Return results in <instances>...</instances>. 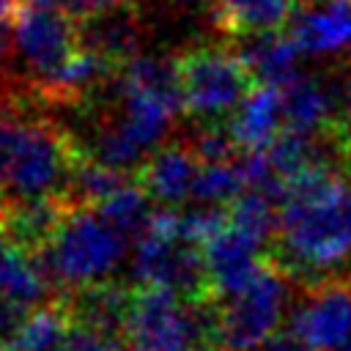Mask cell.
Wrapping results in <instances>:
<instances>
[{"mask_svg": "<svg viewBox=\"0 0 351 351\" xmlns=\"http://www.w3.org/2000/svg\"><path fill=\"white\" fill-rule=\"evenodd\" d=\"M49 271L36 261L33 250L0 236V296L25 307H36L49 293Z\"/></svg>", "mask_w": 351, "mask_h": 351, "instance_id": "2e32d148", "label": "cell"}, {"mask_svg": "<svg viewBox=\"0 0 351 351\" xmlns=\"http://www.w3.org/2000/svg\"><path fill=\"white\" fill-rule=\"evenodd\" d=\"M112 69V60L104 58L101 52L90 49V47H80L60 69L58 74L47 82L49 88H55L58 93L63 96H71V93H85L88 88L99 85Z\"/></svg>", "mask_w": 351, "mask_h": 351, "instance_id": "d4e9b609", "label": "cell"}, {"mask_svg": "<svg viewBox=\"0 0 351 351\" xmlns=\"http://www.w3.org/2000/svg\"><path fill=\"white\" fill-rule=\"evenodd\" d=\"M200 156L186 145L156 148L140 167V184L159 206H181L192 197L195 178L200 173Z\"/></svg>", "mask_w": 351, "mask_h": 351, "instance_id": "4fadbf2b", "label": "cell"}, {"mask_svg": "<svg viewBox=\"0 0 351 351\" xmlns=\"http://www.w3.org/2000/svg\"><path fill=\"white\" fill-rule=\"evenodd\" d=\"M335 351H351V337H348V340H346V343H343V346H337V348H335Z\"/></svg>", "mask_w": 351, "mask_h": 351, "instance_id": "836d02e7", "label": "cell"}, {"mask_svg": "<svg viewBox=\"0 0 351 351\" xmlns=\"http://www.w3.org/2000/svg\"><path fill=\"white\" fill-rule=\"evenodd\" d=\"M291 282L269 255L247 288L217 304L211 351H258L277 332L288 310Z\"/></svg>", "mask_w": 351, "mask_h": 351, "instance_id": "8992f818", "label": "cell"}, {"mask_svg": "<svg viewBox=\"0 0 351 351\" xmlns=\"http://www.w3.org/2000/svg\"><path fill=\"white\" fill-rule=\"evenodd\" d=\"M154 197L145 192V186L143 184H132V181H126L123 186H118L110 197H104L99 206H93L104 219H110L121 233H126V236H140L145 228H148V222H151V217H154Z\"/></svg>", "mask_w": 351, "mask_h": 351, "instance_id": "ffe728a7", "label": "cell"}, {"mask_svg": "<svg viewBox=\"0 0 351 351\" xmlns=\"http://www.w3.org/2000/svg\"><path fill=\"white\" fill-rule=\"evenodd\" d=\"M129 178H126V170H118V167H110L99 159H85V156H74V167H71V176H69V189L77 195L80 203L85 206H99L104 197H110L118 186H123Z\"/></svg>", "mask_w": 351, "mask_h": 351, "instance_id": "cb8c5ba5", "label": "cell"}, {"mask_svg": "<svg viewBox=\"0 0 351 351\" xmlns=\"http://www.w3.org/2000/svg\"><path fill=\"white\" fill-rule=\"evenodd\" d=\"M261 247H263L261 239L250 236L233 222H228L219 233H214L203 244L208 288L214 299H228L255 280V274L266 263V258L261 255Z\"/></svg>", "mask_w": 351, "mask_h": 351, "instance_id": "8fae6325", "label": "cell"}, {"mask_svg": "<svg viewBox=\"0 0 351 351\" xmlns=\"http://www.w3.org/2000/svg\"><path fill=\"white\" fill-rule=\"evenodd\" d=\"M282 121H285L282 88L258 82L255 88L247 90V96L233 110L228 129H230L233 140L239 143V148L261 151L277 137Z\"/></svg>", "mask_w": 351, "mask_h": 351, "instance_id": "5bb4252c", "label": "cell"}, {"mask_svg": "<svg viewBox=\"0 0 351 351\" xmlns=\"http://www.w3.org/2000/svg\"><path fill=\"white\" fill-rule=\"evenodd\" d=\"M271 261L296 282L313 285L351 261V178L313 165L285 181L282 217Z\"/></svg>", "mask_w": 351, "mask_h": 351, "instance_id": "6da1fadb", "label": "cell"}, {"mask_svg": "<svg viewBox=\"0 0 351 351\" xmlns=\"http://www.w3.org/2000/svg\"><path fill=\"white\" fill-rule=\"evenodd\" d=\"M288 329L304 337L315 351H335L351 337V274L326 277L307 285L291 307Z\"/></svg>", "mask_w": 351, "mask_h": 351, "instance_id": "30bf717a", "label": "cell"}, {"mask_svg": "<svg viewBox=\"0 0 351 351\" xmlns=\"http://www.w3.org/2000/svg\"><path fill=\"white\" fill-rule=\"evenodd\" d=\"M69 313L58 304H41L27 313L5 351H58L69 332Z\"/></svg>", "mask_w": 351, "mask_h": 351, "instance_id": "44dd1931", "label": "cell"}, {"mask_svg": "<svg viewBox=\"0 0 351 351\" xmlns=\"http://www.w3.org/2000/svg\"><path fill=\"white\" fill-rule=\"evenodd\" d=\"M291 19V0H217L214 22L230 36L274 30Z\"/></svg>", "mask_w": 351, "mask_h": 351, "instance_id": "ac0fdd59", "label": "cell"}, {"mask_svg": "<svg viewBox=\"0 0 351 351\" xmlns=\"http://www.w3.org/2000/svg\"><path fill=\"white\" fill-rule=\"evenodd\" d=\"M236 148H239V143L233 140L230 129L219 126V123H206V129L195 140V154L200 156V162H228V159H236Z\"/></svg>", "mask_w": 351, "mask_h": 351, "instance_id": "4316f807", "label": "cell"}, {"mask_svg": "<svg viewBox=\"0 0 351 351\" xmlns=\"http://www.w3.org/2000/svg\"><path fill=\"white\" fill-rule=\"evenodd\" d=\"M11 38L27 71H33L41 82H49L58 69L80 49V27L74 25L71 14L30 3L14 14Z\"/></svg>", "mask_w": 351, "mask_h": 351, "instance_id": "9c48e42d", "label": "cell"}, {"mask_svg": "<svg viewBox=\"0 0 351 351\" xmlns=\"http://www.w3.org/2000/svg\"><path fill=\"white\" fill-rule=\"evenodd\" d=\"M176 3H197V0H176Z\"/></svg>", "mask_w": 351, "mask_h": 351, "instance_id": "d590c367", "label": "cell"}, {"mask_svg": "<svg viewBox=\"0 0 351 351\" xmlns=\"http://www.w3.org/2000/svg\"><path fill=\"white\" fill-rule=\"evenodd\" d=\"M178 206H159L132 247V277L140 285L170 288L186 299H208L203 247L189 244L176 228Z\"/></svg>", "mask_w": 351, "mask_h": 351, "instance_id": "5b68a950", "label": "cell"}, {"mask_svg": "<svg viewBox=\"0 0 351 351\" xmlns=\"http://www.w3.org/2000/svg\"><path fill=\"white\" fill-rule=\"evenodd\" d=\"M8 14H16V0H0V19H5Z\"/></svg>", "mask_w": 351, "mask_h": 351, "instance_id": "1f68e13d", "label": "cell"}, {"mask_svg": "<svg viewBox=\"0 0 351 351\" xmlns=\"http://www.w3.org/2000/svg\"><path fill=\"white\" fill-rule=\"evenodd\" d=\"M14 118L8 115V110L0 101V184H3V170H5V143H8V129H11Z\"/></svg>", "mask_w": 351, "mask_h": 351, "instance_id": "f546056e", "label": "cell"}, {"mask_svg": "<svg viewBox=\"0 0 351 351\" xmlns=\"http://www.w3.org/2000/svg\"><path fill=\"white\" fill-rule=\"evenodd\" d=\"M74 167V154L66 137L41 121H14L5 143V170L3 189L14 197H47L60 195L69 184Z\"/></svg>", "mask_w": 351, "mask_h": 351, "instance_id": "52a82bcc", "label": "cell"}, {"mask_svg": "<svg viewBox=\"0 0 351 351\" xmlns=\"http://www.w3.org/2000/svg\"><path fill=\"white\" fill-rule=\"evenodd\" d=\"M129 236L93 206L66 211L52 239L38 250L52 280L88 288L110 280L129 252Z\"/></svg>", "mask_w": 351, "mask_h": 351, "instance_id": "3957f363", "label": "cell"}, {"mask_svg": "<svg viewBox=\"0 0 351 351\" xmlns=\"http://www.w3.org/2000/svg\"><path fill=\"white\" fill-rule=\"evenodd\" d=\"M228 214H230V222L236 228L266 241L269 236H277V230H280L282 206H280V200H274L271 195H266L261 189H244L228 206Z\"/></svg>", "mask_w": 351, "mask_h": 351, "instance_id": "603a6c76", "label": "cell"}, {"mask_svg": "<svg viewBox=\"0 0 351 351\" xmlns=\"http://www.w3.org/2000/svg\"><path fill=\"white\" fill-rule=\"evenodd\" d=\"M5 214H8V211H5V206H3V200H0V225L5 222Z\"/></svg>", "mask_w": 351, "mask_h": 351, "instance_id": "e575fe53", "label": "cell"}, {"mask_svg": "<svg viewBox=\"0 0 351 351\" xmlns=\"http://www.w3.org/2000/svg\"><path fill=\"white\" fill-rule=\"evenodd\" d=\"M288 33L307 55H324L351 44V0H313L291 11Z\"/></svg>", "mask_w": 351, "mask_h": 351, "instance_id": "7c38bea8", "label": "cell"}, {"mask_svg": "<svg viewBox=\"0 0 351 351\" xmlns=\"http://www.w3.org/2000/svg\"><path fill=\"white\" fill-rule=\"evenodd\" d=\"M241 47H239V58L244 60L247 71L252 74L255 82L263 85H280L285 88L291 80L299 77V47L291 38L288 30H261V33H250L241 36Z\"/></svg>", "mask_w": 351, "mask_h": 351, "instance_id": "9a60e30c", "label": "cell"}, {"mask_svg": "<svg viewBox=\"0 0 351 351\" xmlns=\"http://www.w3.org/2000/svg\"><path fill=\"white\" fill-rule=\"evenodd\" d=\"M80 38H85V47L101 52L112 63H126L129 58H134V22L121 8L88 19V25L80 30Z\"/></svg>", "mask_w": 351, "mask_h": 351, "instance_id": "d6986e66", "label": "cell"}, {"mask_svg": "<svg viewBox=\"0 0 351 351\" xmlns=\"http://www.w3.org/2000/svg\"><path fill=\"white\" fill-rule=\"evenodd\" d=\"M30 310L33 307H25V304H16V302L0 296V351H5L11 346V340L16 337V332L25 324Z\"/></svg>", "mask_w": 351, "mask_h": 351, "instance_id": "83f0119b", "label": "cell"}, {"mask_svg": "<svg viewBox=\"0 0 351 351\" xmlns=\"http://www.w3.org/2000/svg\"><path fill=\"white\" fill-rule=\"evenodd\" d=\"M217 304L208 299H186L170 288L140 285L132 293L123 335L143 351H192L211 348Z\"/></svg>", "mask_w": 351, "mask_h": 351, "instance_id": "277c9868", "label": "cell"}, {"mask_svg": "<svg viewBox=\"0 0 351 351\" xmlns=\"http://www.w3.org/2000/svg\"><path fill=\"white\" fill-rule=\"evenodd\" d=\"M247 189V178L239 156L228 162H203L195 178L192 197L206 206H230Z\"/></svg>", "mask_w": 351, "mask_h": 351, "instance_id": "7402d4cb", "label": "cell"}, {"mask_svg": "<svg viewBox=\"0 0 351 351\" xmlns=\"http://www.w3.org/2000/svg\"><path fill=\"white\" fill-rule=\"evenodd\" d=\"M66 217V206L58 195L27 197L5 214V236L33 252H38Z\"/></svg>", "mask_w": 351, "mask_h": 351, "instance_id": "e0dca14e", "label": "cell"}, {"mask_svg": "<svg viewBox=\"0 0 351 351\" xmlns=\"http://www.w3.org/2000/svg\"><path fill=\"white\" fill-rule=\"evenodd\" d=\"M118 74V118L110 123L140 154L159 148L178 112H184L178 60L134 55L121 63Z\"/></svg>", "mask_w": 351, "mask_h": 351, "instance_id": "7a4b0ae2", "label": "cell"}, {"mask_svg": "<svg viewBox=\"0 0 351 351\" xmlns=\"http://www.w3.org/2000/svg\"><path fill=\"white\" fill-rule=\"evenodd\" d=\"M291 3H293V0H291Z\"/></svg>", "mask_w": 351, "mask_h": 351, "instance_id": "8d00e7d4", "label": "cell"}, {"mask_svg": "<svg viewBox=\"0 0 351 351\" xmlns=\"http://www.w3.org/2000/svg\"><path fill=\"white\" fill-rule=\"evenodd\" d=\"M343 126H346V132L351 134V85H348V115H346V121H343Z\"/></svg>", "mask_w": 351, "mask_h": 351, "instance_id": "d6a6232c", "label": "cell"}, {"mask_svg": "<svg viewBox=\"0 0 351 351\" xmlns=\"http://www.w3.org/2000/svg\"><path fill=\"white\" fill-rule=\"evenodd\" d=\"M121 332H110L96 324L74 318L58 351H121Z\"/></svg>", "mask_w": 351, "mask_h": 351, "instance_id": "484cf974", "label": "cell"}, {"mask_svg": "<svg viewBox=\"0 0 351 351\" xmlns=\"http://www.w3.org/2000/svg\"><path fill=\"white\" fill-rule=\"evenodd\" d=\"M178 71L184 110L203 123H219L222 118H230L255 82L239 52L219 47L189 49L178 58Z\"/></svg>", "mask_w": 351, "mask_h": 351, "instance_id": "ba28073f", "label": "cell"}, {"mask_svg": "<svg viewBox=\"0 0 351 351\" xmlns=\"http://www.w3.org/2000/svg\"><path fill=\"white\" fill-rule=\"evenodd\" d=\"M258 351H315L304 337H299L293 329L285 332H274Z\"/></svg>", "mask_w": 351, "mask_h": 351, "instance_id": "f1b7e54d", "label": "cell"}, {"mask_svg": "<svg viewBox=\"0 0 351 351\" xmlns=\"http://www.w3.org/2000/svg\"><path fill=\"white\" fill-rule=\"evenodd\" d=\"M14 44V38H11V30L5 27V19H0V66L5 63V58H8V47Z\"/></svg>", "mask_w": 351, "mask_h": 351, "instance_id": "4dcf8cb0", "label": "cell"}]
</instances>
